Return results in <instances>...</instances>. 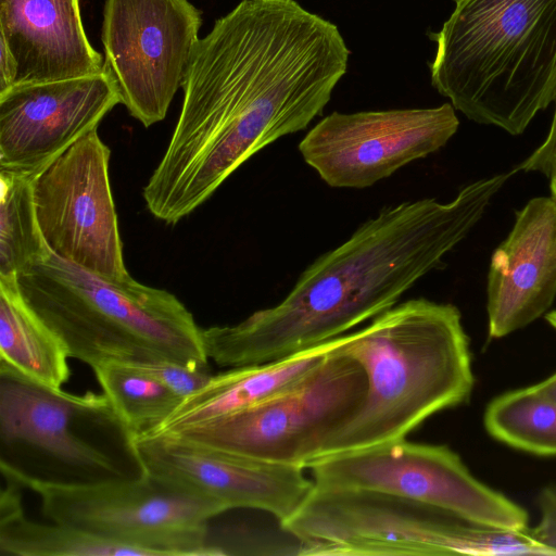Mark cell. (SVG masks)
Returning a JSON list of instances; mask_svg holds the SVG:
<instances>
[{
  "label": "cell",
  "instance_id": "1",
  "mask_svg": "<svg viewBox=\"0 0 556 556\" xmlns=\"http://www.w3.org/2000/svg\"><path fill=\"white\" fill-rule=\"evenodd\" d=\"M337 25L294 0H241L194 50L180 114L143 188L175 225L245 161L319 116L348 71Z\"/></svg>",
  "mask_w": 556,
  "mask_h": 556
},
{
  "label": "cell",
  "instance_id": "2",
  "mask_svg": "<svg viewBox=\"0 0 556 556\" xmlns=\"http://www.w3.org/2000/svg\"><path fill=\"white\" fill-rule=\"evenodd\" d=\"M514 170L476 180L450 202L384 207L316 258L277 305L232 326L202 329L208 359L241 367L287 357L345 334L393 307L482 218Z\"/></svg>",
  "mask_w": 556,
  "mask_h": 556
},
{
  "label": "cell",
  "instance_id": "3",
  "mask_svg": "<svg viewBox=\"0 0 556 556\" xmlns=\"http://www.w3.org/2000/svg\"><path fill=\"white\" fill-rule=\"evenodd\" d=\"M341 351L362 366L367 389L317 457L405 439L473 389L469 338L453 304L414 299L394 305L351 332Z\"/></svg>",
  "mask_w": 556,
  "mask_h": 556
},
{
  "label": "cell",
  "instance_id": "4",
  "mask_svg": "<svg viewBox=\"0 0 556 556\" xmlns=\"http://www.w3.org/2000/svg\"><path fill=\"white\" fill-rule=\"evenodd\" d=\"M431 84L467 118L522 134L556 100V0H454Z\"/></svg>",
  "mask_w": 556,
  "mask_h": 556
},
{
  "label": "cell",
  "instance_id": "5",
  "mask_svg": "<svg viewBox=\"0 0 556 556\" xmlns=\"http://www.w3.org/2000/svg\"><path fill=\"white\" fill-rule=\"evenodd\" d=\"M27 304L91 368L106 362L170 361L207 369L202 329L170 292L134 278L113 281L52 252L17 278Z\"/></svg>",
  "mask_w": 556,
  "mask_h": 556
},
{
  "label": "cell",
  "instance_id": "6",
  "mask_svg": "<svg viewBox=\"0 0 556 556\" xmlns=\"http://www.w3.org/2000/svg\"><path fill=\"white\" fill-rule=\"evenodd\" d=\"M280 527L299 555H553L530 528H488L415 500L315 483Z\"/></svg>",
  "mask_w": 556,
  "mask_h": 556
},
{
  "label": "cell",
  "instance_id": "7",
  "mask_svg": "<svg viewBox=\"0 0 556 556\" xmlns=\"http://www.w3.org/2000/svg\"><path fill=\"white\" fill-rule=\"evenodd\" d=\"M2 476L37 493L51 521L147 556L224 555L207 541L208 521L224 507L147 470L137 478L94 483Z\"/></svg>",
  "mask_w": 556,
  "mask_h": 556
},
{
  "label": "cell",
  "instance_id": "8",
  "mask_svg": "<svg viewBox=\"0 0 556 556\" xmlns=\"http://www.w3.org/2000/svg\"><path fill=\"white\" fill-rule=\"evenodd\" d=\"M121 424L104 393L50 389L0 366L2 475L59 483L137 478L92 441L93 434L128 431L117 427L92 433Z\"/></svg>",
  "mask_w": 556,
  "mask_h": 556
},
{
  "label": "cell",
  "instance_id": "9",
  "mask_svg": "<svg viewBox=\"0 0 556 556\" xmlns=\"http://www.w3.org/2000/svg\"><path fill=\"white\" fill-rule=\"evenodd\" d=\"M343 345L303 381L278 395L166 433L229 453L305 468L355 413L366 393L365 372L341 351Z\"/></svg>",
  "mask_w": 556,
  "mask_h": 556
},
{
  "label": "cell",
  "instance_id": "10",
  "mask_svg": "<svg viewBox=\"0 0 556 556\" xmlns=\"http://www.w3.org/2000/svg\"><path fill=\"white\" fill-rule=\"evenodd\" d=\"M305 469L317 485L397 495L488 528H529L527 510L478 480L446 445L405 438L324 455L309 462Z\"/></svg>",
  "mask_w": 556,
  "mask_h": 556
},
{
  "label": "cell",
  "instance_id": "11",
  "mask_svg": "<svg viewBox=\"0 0 556 556\" xmlns=\"http://www.w3.org/2000/svg\"><path fill=\"white\" fill-rule=\"evenodd\" d=\"M111 150L98 129L86 134L31 180L38 225L49 250L113 281L132 278L123 255L110 185Z\"/></svg>",
  "mask_w": 556,
  "mask_h": 556
},
{
  "label": "cell",
  "instance_id": "12",
  "mask_svg": "<svg viewBox=\"0 0 556 556\" xmlns=\"http://www.w3.org/2000/svg\"><path fill=\"white\" fill-rule=\"evenodd\" d=\"M201 12L189 0H106L104 67L144 127L165 118L200 40Z\"/></svg>",
  "mask_w": 556,
  "mask_h": 556
},
{
  "label": "cell",
  "instance_id": "13",
  "mask_svg": "<svg viewBox=\"0 0 556 556\" xmlns=\"http://www.w3.org/2000/svg\"><path fill=\"white\" fill-rule=\"evenodd\" d=\"M459 126L451 103L426 109L333 112L299 151L328 186L366 188L444 147Z\"/></svg>",
  "mask_w": 556,
  "mask_h": 556
},
{
  "label": "cell",
  "instance_id": "14",
  "mask_svg": "<svg viewBox=\"0 0 556 556\" xmlns=\"http://www.w3.org/2000/svg\"><path fill=\"white\" fill-rule=\"evenodd\" d=\"M134 444L144 470L217 502L226 511L257 509L279 525L314 486L303 467L229 453L174 433L141 435Z\"/></svg>",
  "mask_w": 556,
  "mask_h": 556
},
{
  "label": "cell",
  "instance_id": "15",
  "mask_svg": "<svg viewBox=\"0 0 556 556\" xmlns=\"http://www.w3.org/2000/svg\"><path fill=\"white\" fill-rule=\"evenodd\" d=\"M121 103L104 70L72 79L15 85L0 93V172L33 180Z\"/></svg>",
  "mask_w": 556,
  "mask_h": 556
},
{
  "label": "cell",
  "instance_id": "16",
  "mask_svg": "<svg viewBox=\"0 0 556 556\" xmlns=\"http://www.w3.org/2000/svg\"><path fill=\"white\" fill-rule=\"evenodd\" d=\"M489 336L517 331L547 312L556 298V202L531 199L516 212L488 274Z\"/></svg>",
  "mask_w": 556,
  "mask_h": 556
},
{
  "label": "cell",
  "instance_id": "17",
  "mask_svg": "<svg viewBox=\"0 0 556 556\" xmlns=\"http://www.w3.org/2000/svg\"><path fill=\"white\" fill-rule=\"evenodd\" d=\"M0 42L16 64L14 86L104 70L84 30L78 0H0Z\"/></svg>",
  "mask_w": 556,
  "mask_h": 556
},
{
  "label": "cell",
  "instance_id": "18",
  "mask_svg": "<svg viewBox=\"0 0 556 556\" xmlns=\"http://www.w3.org/2000/svg\"><path fill=\"white\" fill-rule=\"evenodd\" d=\"M349 334L280 359L211 375L203 387L186 396L163 424L148 434L173 432L233 414L278 395L311 375L328 354L348 341Z\"/></svg>",
  "mask_w": 556,
  "mask_h": 556
},
{
  "label": "cell",
  "instance_id": "19",
  "mask_svg": "<svg viewBox=\"0 0 556 556\" xmlns=\"http://www.w3.org/2000/svg\"><path fill=\"white\" fill-rule=\"evenodd\" d=\"M68 357L62 339L23 298L17 279H0V366L60 390L71 376Z\"/></svg>",
  "mask_w": 556,
  "mask_h": 556
},
{
  "label": "cell",
  "instance_id": "20",
  "mask_svg": "<svg viewBox=\"0 0 556 556\" xmlns=\"http://www.w3.org/2000/svg\"><path fill=\"white\" fill-rule=\"evenodd\" d=\"M92 369L134 439L155 430L184 400L168 387L126 364L106 362Z\"/></svg>",
  "mask_w": 556,
  "mask_h": 556
},
{
  "label": "cell",
  "instance_id": "21",
  "mask_svg": "<svg viewBox=\"0 0 556 556\" xmlns=\"http://www.w3.org/2000/svg\"><path fill=\"white\" fill-rule=\"evenodd\" d=\"M484 426L496 440L536 455H556V403L534 386L494 399Z\"/></svg>",
  "mask_w": 556,
  "mask_h": 556
},
{
  "label": "cell",
  "instance_id": "22",
  "mask_svg": "<svg viewBox=\"0 0 556 556\" xmlns=\"http://www.w3.org/2000/svg\"><path fill=\"white\" fill-rule=\"evenodd\" d=\"M0 279H17L51 251L41 235L31 179L0 172Z\"/></svg>",
  "mask_w": 556,
  "mask_h": 556
},
{
  "label": "cell",
  "instance_id": "23",
  "mask_svg": "<svg viewBox=\"0 0 556 556\" xmlns=\"http://www.w3.org/2000/svg\"><path fill=\"white\" fill-rule=\"evenodd\" d=\"M0 553L14 556H147L72 527L27 519L23 508L0 516Z\"/></svg>",
  "mask_w": 556,
  "mask_h": 556
},
{
  "label": "cell",
  "instance_id": "24",
  "mask_svg": "<svg viewBox=\"0 0 556 556\" xmlns=\"http://www.w3.org/2000/svg\"><path fill=\"white\" fill-rule=\"evenodd\" d=\"M123 364L152 377L184 399L203 387L211 377L207 369L193 370L164 359Z\"/></svg>",
  "mask_w": 556,
  "mask_h": 556
},
{
  "label": "cell",
  "instance_id": "25",
  "mask_svg": "<svg viewBox=\"0 0 556 556\" xmlns=\"http://www.w3.org/2000/svg\"><path fill=\"white\" fill-rule=\"evenodd\" d=\"M540 520L530 528L532 536L556 556V485L541 490L538 497Z\"/></svg>",
  "mask_w": 556,
  "mask_h": 556
},
{
  "label": "cell",
  "instance_id": "26",
  "mask_svg": "<svg viewBox=\"0 0 556 556\" xmlns=\"http://www.w3.org/2000/svg\"><path fill=\"white\" fill-rule=\"evenodd\" d=\"M556 102V100H555ZM556 166V106L549 131L543 143L529 156L518 169L539 172L549 176Z\"/></svg>",
  "mask_w": 556,
  "mask_h": 556
},
{
  "label": "cell",
  "instance_id": "27",
  "mask_svg": "<svg viewBox=\"0 0 556 556\" xmlns=\"http://www.w3.org/2000/svg\"><path fill=\"white\" fill-rule=\"evenodd\" d=\"M534 387L543 396L556 403V372Z\"/></svg>",
  "mask_w": 556,
  "mask_h": 556
},
{
  "label": "cell",
  "instance_id": "28",
  "mask_svg": "<svg viewBox=\"0 0 556 556\" xmlns=\"http://www.w3.org/2000/svg\"><path fill=\"white\" fill-rule=\"evenodd\" d=\"M549 177H551V193H552L551 197L556 202V166L553 169V172L551 173Z\"/></svg>",
  "mask_w": 556,
  "mask_h": 556
}]
</instances>
